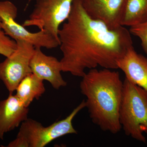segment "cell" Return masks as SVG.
<instances>
[{"instance_id": "16", "label": "cell", "mask_w": 147, "mask_h": 147, "mask_svg": "<svg viewBox=\"0 0 147 147\" xmlns=\"http://www.w3.org/2000/svg\"><path fill=\"white\" fill-rule=\"evenodd\" d=\"M3 30L2 29L1 25V19H0V32L2 31Z\"/></svg>"}, {"instance_id": "1", "label": "cell", "mask_w": 147, "mask_h": 147, "mask_svg": "<svg viewBox=\"0 0 147 147\" xmlns=\"http://www.w3.org/2000/svg\"><path fill=\"white\" fill-rule=\"evenodd\" d=\"M62 71L82 77L86 69L100 66L117 69L119 60L133 47L131 34L124 26L111 29L93 19L74 0L70 15L58 32Z\"/></svg>"}, {"instance_id": "11", "label": "cell", "mask_w": 147, "mask_h": 147, "mask_svg": "<svg viewBox=\"0 0 147 147\" xmlns=\"http://www.w3.org/2000/svg\"><path fill=\"white\" fill-rule=\"evenodd\" d=\"M125 79L147 92V59L130 47L117 63Z\"/></svg>"}, {"instance_id": "4", "label": "cell", "mask_w": 147, "mask_h": 147, "mask_svg": "<svg viewBox=\"0 0 147 147\" xmlns=\"http://www.w3.org/2000/svg\"><path fill=\"white\" fill-rule=\"evenodd\" d=\"M123 83L120 123L127 136L146 143L144 133L147 134V92L126 79Z\"/></svg>"}, {"instance_id": "12", "label": "cell", "mask_w": 147, "mask_h": 147, "mask_svg": "<svg viewBox=\"0 0 147 147\" xmlns=\"http://www.w3.org/2000/svg\"><path fill=\"white\" fill-rule=\"evenodd\" d=\"M15 91L16 95L24 105L28 107L34 99L38 100L45 92L43 80L32 73L22 79Z\"/></svg>"}, {"instance_id": "10", "label": "cell", "mask_w": 147, "mask_h": 147, "mask_svg": "<svg viewBox=\"0 0 147 147\" xmlns=\"http://www.w3.org/2000/svg\"><path fill=\"white\" fill-rule=\"evenodd\" d=\"M29 109L16 95L9 94L0 101V140L5 133L18 127L28 119Z\"/></svg>"}, {"instance_id": "8", "label": "cell", "mask_w": 147, "mask_h": 147, "mask_svg": "<svg viewBox=\"0 0 147 147\" xmlns=\"http://www.w3.org/2000/svg\"><path fill=\"white\" fill-rule=\"evenodd\" d=\"M40 47H35L30 63L32 73L39 79L49 82L56 90L65 87L67 83L63 78L60 61L44 54Z\"/></svg>"}, {"instance_id": "15", "label": "cell", "mask_w": 147, "mask_h": 147, "mask_svg": "<svg viewBox=\"0 0 147 147\" xmlns=\"http://www.w3.org/2000/svg\"><path fill=\"white\" fill-rule=\"evenodd\" d=\"M130 28V34L140 38L142 47L147 55V21Z\"/></svg>"}, {"instance_id": "13", "label": "cell", "mask_w": 147, "mask_h": 147, "mask_svg": "<svg viewBox=\"0 0 147 147\" xmlns=\"http://www.w3.org/2000/svg\"><path fill=\"white\" fill-rule=\"evenodd\" d=\"M147 21V0H125L121 26L130 27Z\"/></svg>"}, {"instance_id": "9", "label": "cell", "mask_w": 147, "mask_h": 147, "mask_svg": "<svg viewBox=\"0 0 147 147\" xmlns=\"http://www.w3.org/2000/svg\"><path fill=\"white\" fill-rule=\"evenodd\" d=\"M87 14L109 28L121 26L125 0H81Z\"/></svg>"}, {"instance_id": "17", "label": "cell", "mask_w": 147, "mask_h": 147, "mask_svg": "<svg viewBox=\"0 0 147 147\" xmlns=\"http://www.w3.org/2000/svg\"><path fill=\"white\" fill-rule=\"evenodd\" d=\"M31 1V0H28V3L27 5H28V4Z\"/></svg>"}, {"instance_id": "7", "label": "cell", "mask_w": 147, "mask_h": 147, "mask_svg": "<svg viewBox=\"0 0 147 147\" xmlns=\"http://www.w3.org/2000/svg\"><path fill=\"white\" fill-rule=\"evenodd\" d=\"M16 50L0 63V80L9 94H13L22 79L32 73L30 63L34 46L24 40H17Z\"/></svg>"}, {"instance_id": "6", "label": "cell", "mask_w": 147, "mask_h": 147, "mask_svg": "<svg viewBox=\"0 0 147 147\" xmlns=\"http://www.w3.org/2000/svg\"><path fill=\"white\" fill-rule=\"evenodd\" d=\"M18 9L9 1H0V19L2 29L6 35L15 41L24 40L35 47L53 49L59 46L60 42L52 36L42 30L31 32L16 21Z\"/></svg>"}, {"instance_id": "3", "label": "cell", "mask_w": 147, "mask_h": 147, "mask_svg": "<svg viewBox=\"0 0 147 147\" xmlns=\"http://www.w3.org/2000/svg\"><path fill=\"white\" fill-rule=\"evenodd\" d=\"M86 107L85 100H83L65 118L47 127L28 118L21 124L16 138L6 147H44L63 136L77 134L72 121L77 114Z\"/></svg>"}, {"instance_id": "2", "label": "cell", "mask_w": 147, "mask_h": 147, "mask_svg": "<svg viewBox=\"0 0 147 147\" xmlns=\"http://www.w3.org/2000/svg\"><path fill=\"white\" fill-rule=\"evenodd\" d=\"M80 88L92 122L103 131L116 134L122 129L119 113L123 83L114 69H90L82 77Z\"/></svg>"}, {"instance_id": "5", "label": "cell", "mask_w": 147, "mask_h": 147, "mask_svg": "<svg viewBox=\"0 0 147 147\" xmlns=\"http://www.w3.org/2000/svg\"><path fill=\"white\" fill-rule=\"evenodd\" d=\"M74 0H36L24 27L36 26L59 41L58 32L68 18Z\"/></svg>"}, {"instance_id": "14", "label": "cell", "mask_w": 147, "mask_h": 147, "mask_svg": "<svg viewBox=\"0 0 147 147\" xmlns=\"http://www.w3.org/2000/svg\"><path fill=\"white\" fill-rule=\"evenodd\" d=\"M16 47L17 43L15 40L11 39L3 31L0 32V55L7 57L14 52Z\"/></svg>"}]
</instances>
